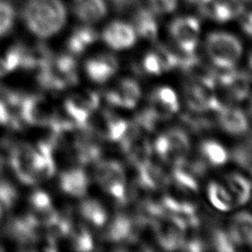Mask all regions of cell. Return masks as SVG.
Wrapping results in <instances>:
<instances>
[{
	"label": "cell",
	"instance_id": "obj_27",
	"mask_svg": "<svg viewBox=\"0 0 252 252\" xmlns=\"http://www.w3.org/2000/svg\"><path fill=\"white\" fill-rule=\"evenodd\" d=\"M80 212L85 220L95 227L103 226L107 221V212L103 205L97 200H84L80 206Z\"/></svg>",
	"mask_w": 252,
	"mask_h": 252
},
{
	"label": "cell",
	"instance_id": "obj_22",
	"mask_svg": "<svg viewBox=\"0 0 252 252\" xmlns=\"http://www.w3.org/2000/svg\"><path fill=\"white\" fill-rule=\"evenodd\" d=\"M98 34L91 25H85L77 28L70 34L67 46L72 54L79 55L85 52L97 39Z\"/></svg>",
	"mask_w": 252,
	"mask_h": 252
},
{
	"label": "cell",
	"instance_id": "obj_25",
	"mask_svg": "<svg viewBox=\"0 0 252 252\" xmlns=\"http://www.w3.org/2000/svg\"><path fill=\"white\" fill-rule=\"evenodd\" d=\"M231 69L223 70L224 73L220 76V86L224 88L228 94L235 99L244 98L249 91L247 80L240 74L230 71Z\"/></svg>",
	"mask_w": 252,
	"mask_h": 252
},
{
	"label": "cell",
	"instance_id": "obj_36",
	"mask_svg": "<svg viewBox=\"0 0 252 252\" xmlns=\"http://www.w3.org/2000/svg\"><path fill=\"white\" fill-rule=\"evenodd\" d=\"M239 22L242 31L249 36H252V10L245 11L239 15Z\"/></svg>",
	"mask_w": 252,
	"mask_h": 252
},
{
	"label": "cell",
	"instance_id": "obj_34",
	"mask_svg": "<svg viewBox=\"0 0 252 252\" xmlns=\"http://www.w3.org/2000/svg\"><path fill=\"white\" fill-rule=\"evenodd\" d=\"M74 245L78 250H92L94 241L90 232L85 228L78 230L74 234Z\"/></svg>",
	"mask_w": 252,
	"mask_h": 252
},
{
	"label": "cell",
	"instance_id": "obj_41",
	"mask_svg": "<svg viewBox=\"0 0 252 252\" xmlns=\"http://www.w3.org/2000/svg\"><path fill=\"white\" fill-rule=\"evenodd\" d=\"M250 113L252 115V97H251V101H250Z\"/></svg>",
	"mask_w": 252,
	"mask_h": 252
},
{
	"label": "cell",
	"instance_id": "obj_20",
	"mask_svg": "<svg viewBox=\"0 0 252 252\" xmlns=\"http://www.w3.org/2000/svg\"><path fill=\"white\" fill-rule=\"evenodd\" d=\"M138 179L141 186L149 190L159 189L167 182L162 168L148 159L138 164Z\"/></svg>",
	"mask_w": 252,
	"mask_h": 252
},
{
	"label": "cell",
	"instance_id": "obj_14",
	"mask_svg": "<svg viewBox=\"0 0 252 252\" xmlns=\"http://www.w3.org/2000/svg\"><path fill=\"white\" fill-rule=\"evenodd\" d=\"M22 117L32 124L44 125L54 120L53 107L43 98L27 97L21 101Z\"/></svg>",
	"mask_w": 252,
	"mask_h": 252
},
{
	"label": "cell",
	"instance_id": "obj_21",
	"mask_svg": "<svg viewBox=\"0 0 252 252\" xmlns=\"http://www.w3.org/2000/svg\"><path fill=\"white\" fill-rule=\"evenodd\" d=\"M60 187L72 197H83L88 191L89 178L81 168L68 169L60 176Z\"/></svg>",
	"mask_w": 252,
	"mask_h": 252
},
{
	"label": "cell",
	"instance_id": "obj_32",
	"mask_svg": "<svg viewBox=\"0 0 252 252\" xmlns=\"http://www.w3.org/2000/svg\"><path fill=\"white\" fill-rule=\"evenodd\" d=\"M212 245L218 251H233L235 249L228 232L216 229L212 234Z\"/></svg>",
	"mask_w": 252,
	"mask_h": 252
},
{
	"label": "cell",
	"instance_id": "obj_1",
	"mask_svg": "<svg viewBox=\"0 0 252 252\" xmlns=\"http://www.w3.org/2000/svg\"><path fill=\"white\" fill-rule=\"evenodd\" d=\"M23 21L33 35L48 38L65 27L67 9L62 0H28L23 8Z\"/></svg>",
	"mask_w": 252,
	"mask_h": 252
},
{
	"label": "cell",
	"instance_id": "obj_15",
	"mask_svg": "<svg viewBox=\"0 0 252 252\" xmlns=\"http://www.w3.org/2000/svg\"><path fill=\"white\" fill-rule=\"evenodd\" d=\"M179 110V99L175 91L167 86L157 88L151 96V111L158 118L173 115Z\"/></svg>",
	"mask_w": 252,
	"mask_h": 252
},
{
	"label": "cell",
	"instance_id": "obj_4",
	"mask_svg": "<svg viewBox=\"0 0 252 252\" xmlns=\"http://www.w3.org/2000/svg\"><path fill=\"white\" fill-rule=\"evenodd\" d=\"M95 180L101 189L117 202H124L127 194V180L124 167L114 159L102 160L95 167Z\"/></svg>",
	"mask_w": 252,
	"mask_h": 252
},
{
	"label": "cell",
	"instance_id": "obj_35",
	"mask_svg": "<svg viewBox=\"0 0 252 252\" xmlns=\"http://www.w3.org/2000/svg\"><path fill=\"white\" fill-rule=\"evenodd\" d=\"M140 1L141 0H109L113 8L119 13H123L133 8H136Z\"/></svg>",
	"mask_w": 252,
	"mask_h": 252
},
{
	"label": "cell",
	"instance_id": "obj_11",
	"mask_svg": "<svg viewBox=\"0 0 252 252\" xmlns=\"http://www.w3.org/2000/svg\"><path fill=\"white\" fill-rule=\"evenodd\" d=\"M179 63V58L164 45H158L147 52L142 59V67L149 75H161Z\"/></svg>",
	"mask_w": 252,
	"mask_h": 252
},
{
	"label": "cell",
	"instance_id": "obj_16",
	"mask_svg": "<svg viewBox=\"0 0 252 252\" xmlns=\"http://www.w3.org/2000/svg\"><path fill=\"white\" fill-rule=\"evenodd\" d=\"M74 15L85 25H93L101 21L107 14L105 0H73Z\"/></svg>",
	"mask_w": 252,
	"mask_h": 252
},
{
	"label": "cell",
	"instance_id": "obj_28",
	"mask_svg": "<svg viewBox=\"0 0 252 252\" xmlns=\"http://www.w3.org/2000/svg\"><path fill=\"white\" fill-rule=\"evenodd\" d=\"M202 158L211 165L221 166L228 160L226 149L218 141L205 140L200 144Z\"/></svg>",
	"mask_w": 252,
	"mask_h": 252
},
{
	"label": "cell",
	"instance_id": "obj_38",
	"mask_svg": "<svg viewBox=\"0 0 252 252\" xmlns=\"http://www.w3.org/2000/svg\"><path fill=\"white\" fill-rule=\"evenodd\" d=\"M9 71H11V68H10L8 60L6 58V55L4 57L0 56V76L6 74Z\"/></svg>",
	"mask_w": 252,
	"mask_h": 252
},
{
	"label": "cell",
	"instance_id": "obj_39",
	"mask_svg": "<svg viewBox=\"0 0 252 252\" xmlns=\"http://www.w3.org/2000/svg\"><path fill=\"white\" fill-rule=\"evenodd\" d=\"M248 179L250 180V182H251V185H252V166L250 167V169H249V172H248Z\"/></svg>",
	"mask_w": 252,
	"mask_h": 252
},
{
	"label": "cell",
	"instance_id": "obj_33",
	"mask_svg": "<svg viewBox=\"0 0 252 252\" xmlns=\"http://www.w3.org/2000/svg\"><path fill=\"white\" fill-rule=\"evenodd\" d=\"M148 7L157 15H165L174 12L178 0H147Z\"/></svg>",
	"mask_w": 252,
	"mask_h": 252
},
{
	"label": "cell",
	"instance_id": "obj_9",
	"mask_svg": "<svg viewBox=\"0 0 252 252\" xmlns=\"http://www.w3.org/2000/svg\"><path fill=\"white\" fill-rule=\"evenodd\" d=\"M101 38L111 49L125 50L136 43L138 35L132 24L115 20L103 29Z\"/></svg>",
	"mask_w": 252,
	"mask_h": 252
},
{
	"label": "cell",
	"instance_id": "obj_19",
	"mask_svg": "<svg viewBox=\"0 0 252 252\" xmlns=\"http://www.w3.org/2000/svg\"><path fill=\"white\" fill-rule=\"evenodd\" d=\"M228 234L234 244L252 245V214L239 212L234 215Z\"/></svg>",
	"mask_w": 252,
	"mask_h": 252
},
{
	"label": "cell",
	"instance_id": "obj_13",
	"mask_svg": "<svg viewBox=\"0 0 252 252\" xmlns=\"http://www.w3.org/2000/svg\"><path fill=\"white\" fill-rule=\"evenodd\" d=\"M118 70V60L111 54H98L86 61L87 76L94 83L103 84L110 80Z\"/></svg>",
	"mask_w": 252,
	"mask_h": 252
},
{
	"label": "cell",
	"instance_id": "obj_37",
	"mask_svg": "<svg viewBox=\"0 0 252 252\" xmlns=\"http://www.w3.org/2000/svg\"><path fill=\"white\" fill-rule=\"evenodd\" d=\"M185 246V248L187 250H190V251H199V250H202L203 249V245L201 243V241H199L198 239H193L189 242H183V244Z\"/></svg>",
	"mask_w": 252,
	"mask_h": 252
},
{
	"label": "cell",
	"instance_id": "obj_17",
	"mask_svg": "<svg viewBox=\"0 0 252 252\" xmlns=\"http://www.w3.org/2000/svg\"><path fill=\"white\" fill-rule=\"evenodd\" d=\"M155 14L148 6H138L133 14L132 26L138 36L154 40L158 32V23Z\"/></svg>",
	"mask_w": 252,
	"mask_h": 252
},
{
	"label": "cell",
	"instance_id": "obj_40",
	"mask_svg": "<svg viewBox=\"0 0 252 252\" xmlns=\"http://www.w3.org/2000/svg\"><path fill=\"white\" fill-rule=\"evenodd\" d=\"M249 66H250V68L252 69V52H251V54H250V56H249Z\"/></svg>",
	"mask_w": 252,
	"mask_h": 252
},
{
	"label": "cell",
	"instance_id": "obj_23",
	"mask_svg": "<svg viewBox=\"0 0 252 252\" xmlns=\"http://www.w3.org/2000/svg\"><path fill=\"white\" fill-rule=\"evenodd\" d=\"M226 188L233 200L234 205L242 206L246 204L252 193V185L248 177L232 172L226 177Z\"/></svg>",
	"mask_w": 252,
	"mask_h": 252
},
{
	"label": "cell",
	"instance_id": "obj_29",
	"mask_svg": "<svg viewBox=\"0 0 252 252\" xmlns=\"http://www.w3.org/2000/svg\"><path fill=\"white\" fill-rule=\"evenodd\" d=\"M133 233V222L126 215L115 216L108 224L106 237L113 242H121L128 239Z\"/></svg>",
	"mask_w": 252,
	"mask_h": 252
},
{
	"label": "cell",
	"instance_id": "obj_24",
	"mask_svg": "<svg viewBox=\"0 0 252 252\" xmlns=\"http://www.w3.org/2000/svg\"><path fill=\"white\" fill-rule=\"evenodd\" d=\"M198 173L199 171L196 168L183 159L174 164L172 180L179 189L187 192H195L198 190Z\"/></svg>",
	"mask_w": 252,
	"mask_h": 252
},
{
	"label": "cell",
	"instance_id": "obj_12",
	"mask_svg": "<svg viewBox=\"0 0 252 252\" xmlns=\"http://www.w3.org/2000/svg\"><path fill=\"white\" fill-rule=\"evenodd\" d=\"M98 104V95L94 93L88 92L74 94L69 97L65 102V108L70 118L77 124H85Z\"/></svg>",
	"mask_w": 252,
	"mask_h": 252
},
{
	"label": "cell",
	"instance_id": "obj_6",
	"mask_svg": "<svg viewBox=\"0 0 252 252\" xmlns=\"http://www.w3.org/2000/svg\"><path fill=\"white\" fill-rule=\"evenodd\" d=\"M168 31L172 40L184 54L195 52L201 33V24L196 17H177L171 21Z\"/></svg>",
	"mask_w": 252,
	"mask_h": 252
},
{
	"label": "cell",
	"instance_id": "obj_3",
	"mask_svg": "<svg viewBox=\"0 0 252 252\" xmlns=\"http://www.w3.org/2000/svg\"><path fill=\"white\" fill-rule=\"evenodd\" d=\"M205 47L212 63L220 70L232 69L242 55L241 41L227 32L220 31L209 33Z\"/></svg>",
	"mask_w": 252,
	"mask_h": 252
},
{
	"label": "cell",
	"instance_id": "obj_30",
	"mask_svg": "<svg viewBox=\"0 0 252 252\" xmlns=\"http://www.w3.org/2000/svg\"><path fill=\"white\" fill-rule=\"evenodd\" d=\"M130 125L122 117L109 115L105 117L104 122V136L111 142H122V140L129 133Z\"/></svg>",
	"mask_w": 252,
	"mask_h": 252
},
{
	"label": "cell",
	"instance_id": "obj_18",
	"mask_svg": "<svg viewBox=\"0 0 252 252\" xmlns=\"http://www.w3.org/2000/svg\"><path fill=\"white\" fill-rule=\"evenodd\" d=\"M218 118L221 129L228 134L241 135L248 130L247 116L237 107L222 106L219 110Z\"/></svg>",
	"mask_w": 252,
	"mask_h": 252
},
{
	"label": "cell",
	"instance_id": "obj_5",
	"mask_svg": "<svg viewBox=\"0 0 252 252\" xmlns=\"http://www.w3.org/2000/svg\"><path fill=\"white\" fill-rule=\"evenodd\" d=\"M189 145V138L185 132L180 129H169L156 139L154 148L162 160L174 165L185 158Z\"/></svg>",
	"mask_w": 252,
	"mask_h": 252
},
{
	"label": "cell",
	"instance_id": "obj_31",
	"mask_svg": "<svg viewBox=\"0 0 252 252\" xmlns=\"http://www.w3.org/2000/svg\"><path fill=\"white\" fill-rule=\"evenodd\" d=\"M15 20L16 12L13 6L5 0H0V37L11 31Z\"/></svg>",
	"mask_w": 252,
	"mask_h": 252
},
{
	"label": "cell",
	"instance_id": "obj_10",
	"mask_svg": "<svg viewBox=\"0 0 252 252\" xmlns=\"http://www.w3.org/2000/svg\"><path fill=\"white\" fill-rule=\"evenodd\" d=\"M142 91L139 84L133 79L124 78L108 91L106 97L111 105L133 109L137 106Z\"/></svg>",
	"mask_w": 252,
	"mask_h": 252
},
{
	"label": "cell",
	"instance_id": "obj_7",
	"mask_svg": "<svg viewBox=\"0 0 252 252\" xmlns=\"http://www.w3.org/2000/svg\"><path fill=\"white\" fill-rule=\"evenodd\" d=\"M214 84L208 78H196L185 89V96L188 104L194 110H220V103L214 92Z\"/></svg>",
	"mask_w": 252,
	"mask_h": 252
},
{
	"label": "cell",
	"instance_id": "obj_2",
	"mask_svg": "<svg viewBox=\"0 0 252 252\" xmlns=\"http://www.w3.org/2000/svg\"><path fill=\"white\" fill-rule=\"evenodd\" d=\"M12 165L22 181L34 183L48 178L54 171L50 149L46 145L33 148L22 145L12 155Z\"/></svg>",
	"mask_w": 252,
	"mask_h": 252
},
{
	"label": "cell",
	"instance_id": "obj_26",
	"mask_svg": "<svg viewBox=\"0 0 252 252\" xmlns=\"http://www.w3.org/2000/svg\"><path fill=\"white\" fill-rule=\"evenodd\" d=\"M207 198L210 204L220 212H228L234 206L227 188L218 181H211L207 185Z\"/></svg>",
	"mask_w": 252,
	"mask_h": 252
},
{
	"label": "cell",
	"instance_id": "obj_8",
	"mask_svg": "<svg viewBox=\"0 0 252 252\" xmlns=\"http://www.w3.org/2000/svg\"><path fill=\"white\" fill-rule=\"evenodd\" d=\"M186 223L178 216H168L157 221L156 234L159 245L166 250L179 248L184 242Z\"/></svg>",
	"mask_w": 252,
	"mask_h": 252
}]
</instances>
